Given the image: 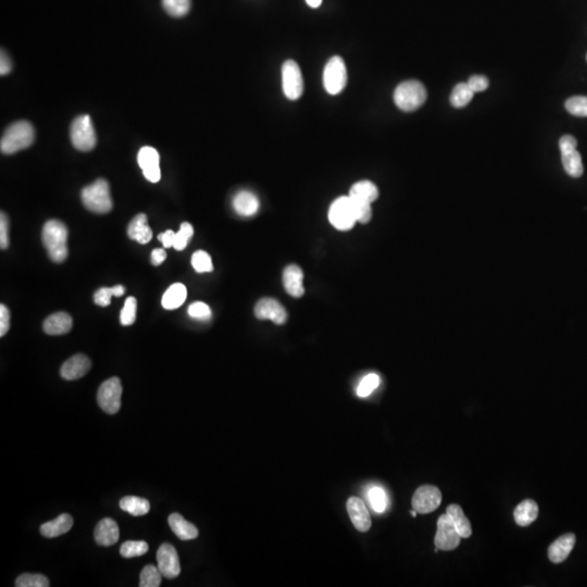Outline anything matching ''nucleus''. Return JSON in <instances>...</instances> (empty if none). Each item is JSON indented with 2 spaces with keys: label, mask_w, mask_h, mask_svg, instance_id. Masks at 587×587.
<instances>
[{
  "label": "nucleus",
  "mask_w": 587,
  "mask_h": 587,
  "mask_svg": "<svg viewBox=\"0 0 587 587\" xmlns=\"http://www.w3.org/2000/svg\"><path fill=\"white\" fill-rule=\"evenodd\" d=\"M42 241L49 258L64 262L68 257V229L58 220H49L43 227Z\"/></svg>",
  "instance_id": "nucleus-1"
},
{
  "label": "nucleus",
  "mask_w": 587,
  "mask_h": 587,
  "mask_svg": "<svg viewBox=\"0 0 587 587\" xmlns=\"http://www.w3.org/2000/svg\"><path fill=\"white\" fill-rule=\"evenodd\" d=\"M35 139L34 127L27 121H17L6 129L0 141V149L5 155H13L27 148Z\"/></svg>",
  "instance_id": "nucleus-2"
},
{
  "label": "nucleus",
  "mask_w": 587,
  "mask_h": 587,
  "mask_svg": "<svg viewBox=\"0 0 587 587\" xmlns=\"http://www.w3.org/2000/svg\"><path fill=\"white\" fill-rule=\"evenodd\" d=\"M427 88L416 80H404L394 92V103L402 111L412 113L427 101Z\"/></svg>",
  "instance_id": "nucleus-3"
},
{
  "label": "nucleus",
  "mask_w": 587,
  "mask_h": 587,
  "mask_svg": "<svg viewBox=\"0 0 587 587\" xmlns=\"http://www.w3.org/2000/svg\"><path fill=\"white\" fill-rule=\"evenodd\" d=\"M82 202L86 209L98 215H105L113 209V199L107 181L99 178L92 185L86 186L80 194Z\"/></svg>",
  "instance_id": "nucleus-4"
},
{
  "label": "nucleus",
  "mask_w": 587,
  "mask_h": 587,
  "mask_svg": "<svg viewBox=\"0 0 587 587\" xmlns=\"http://www.w3.org/2000/svg\"><path fill=\"white\" fill-rule=\"evenodd\" d=\"M347 85V68L343 59L334 56L325 64L323 86L330 95H339Z\"/></svg>",
  "instance_id": "nucleus-5"
},
{
  "label": "nucleus",
  "mask_w": 587,
  "mask_h": 587,
  "mask_svg": "<svg viewBox=\"0 0 587 587\" xmlns=\"http://www.w3.org/2000/svg\"><path fill=\"white\" fill-rule=\"evenodd\" d=\"M71 141L78 150L90 151L96 146L97 137L90 115H80L71 125Z\"/></svg>",
  "instance_id": "nucleus-6"
},
{
  "label": "nucleus",
  "mask_w": 587,
  "mask_h": 587,
  "mask_svg": "<svg viewBox=\"0 0 587 587\" xmlns=\"http://www.w3.org/2000/svg\"><path fill=\"white\" fill-rule=\"evenodd\" d=\"M578 141L572 135H563L559 141L563 169L572 178H580L584 172L582 157L577 150Z\"/></svg>",
  "instance_id": "nucleus-7"
},
{
  "label": "nucleus",
  "mask_w": 587,
  "mask_h": 587,
  "mask_svg": "<svg viewBox=\"0 0 587 587\" xmlns=\"http://www.w3.org/2000/svg\"><path fill=\"white\" fill-rule=\"evenodd\" d=\"M329 221L339 231H349L355 227L357 220L349 196H341L334 200L329 210Z\"/></svg>",
  "instance_id": "nucleus-8"
},
{
  "label": "nucleus",
  "mask_w": 587,
  "mask_h": 587,
  "mask_svg": "<svg viewBox=\"0 0 587 587\" xmlns=\"http://www.w3.org/2000/svg\"><path fill=\"white\" fill-rule=\"evenodd\" d=\"M122 386L118 378H111L100 386L97 402L99 407L109 414H115L121 408Z\"/></svg>",
  "instance_id": "nucleus-9"
},
{
  "label": "nucleus",
  "mask_w": 587,
  "mask_h": 587,
  "mask_svg": "<svg viewBox=\"0 0 587 587\" xmlns=\"http://www.w3.org/2000/svg\"><path fill=\"white\" fill-rule=\"evenodd\" d=\"M460 534L448 514H444L437 521V532L434 543L439 551H451L460 545Z\"/></svg>",
  "instance_id": "nucleus-10"
},
{
  "label": "nucleus",
  "mask_w": 587,
  "mask_h": 587,
  "mask_svg": "<svg viewBox=\"0 0 587 587\" xmlns=\"http://www.w3.org/2000/svg\"><path fill=\"white\" fill-rule=\"evenodd\" d=\"M282 87L290 100L299 99L304 93V78L297 62L288 60L282 66Z\"/></svg>",
  "instance_id": "nucleus-11"
},
{
  "label": "nucleus",
  "mask_w": 587,
  "mask_h": 587,
  "mask_svg": "<svg viewBox=\"0 0 587 587\" xmlns=\"http://www.w3.org/2000/svg\"><path fill=\"white\" fill-rule=\"evenodd\" d=\"M441 490L433 485L420 486L412 497V508L418 514H427L435 511L441 506Z\"/></svg>",
  "instance_id": "nucleus-12"
},
{
  "label": "nucleus",
  "mask_w": 587,
  "mask_h": 587,
  "mask_svg": "<svg viewBox=\"0 0 587 587\" xmlns=\"http://www.w3.org/2000/svg\"><path fill=\"white\" fill-rule=\"evenodd\" d=\"M158 568L164 578L174 579L181 573L180 559L174 546L162 544L157 551Z\"/></svg>",
  "instance_id": "nucleus-13"
},
{
  "label": "nucleus",
  "mask_w": 587,
  "mask_h": 587,
  "mask_svg": "<svg viewBox=\"0 0 587 587\" xmlns=\"http://www.w3.org/2000/svg\"><path fill=\"white\" fill-rule=\"evenodd\" d=\"M137 162L147 181L151 183H157L160 181L161 170L159 166L160 157L154 147L145 146L141 148L137 155Z\"/></svg>",
  "instance_id": "nucleus-14"
},
{
  "label": "nucleus",
  "mask_w": 587,
  "mask_h": 587,
  "mask_svg": "<svg viewBox=\"0 0 587 587\" xmlns=\"http://www.w3.org/2000/svg\"><path fill=\"white\" fill-rule=\"evenodd\" d=\"M255 316L259 320H271L276 325H284L288 321V312L278 300L263 298L257 302Z\"/></svg>",
  "instance_id": "nucleus-15"
},
{
  "label": "nucleus",
  "mask_w": 587,
  "mask_h": 587,
  "mask_svg": "<svg viewBox=\"0 0 587 587\" xmlns=\"http://www.w3.org/2000/svg\"><path fill=\"white\" fill-rule=\"evenodd\" d=\"M347 511L353 525L359 532H368L371 529L370 514L362 500L358 497H351L347 500Z\"/></svg>",
  "instance_id": "nucleus-16"
},
{
  "label": "nucleus",
  "mask_w": 587,
  "mask_h": 587,
  "mask_svg": "<svg viewBox=\"0 0 587 587\" xmlns=\"http://www.w3.org/2000/svg\"><path fill=\"white\" fill-rule=\"evenodd\" d=\"M92 362H90L88 357L82 353H78L76 356L71 357L69 360L62 365L60 369V374L62 379L66 381L78 380V379L83 378L87 374L88 371L90 370Z\"/></svg>",
  "instance_id": "nucleus-17"
},
{
  "label": "nucleus",
  "mask_w": 587,
  "mask_h": 587,
  "mask_svg": "<svg viewBox=\"0 0 587 587\" xmlns=\"http://www.w3.org/2000/svg\"><path fill=\"white\" fill-rule=\"evenodd\" d=\"M283 284L288 295L299 298L305 294L304 272L296 264H290L283 272Z\"/></svg>",
  "instance_id": "nucleus-18"
},
{
  "label": "nucleus",
  "mask_w": 587,
  "mask_h": 587,
  "mask_svg": "<svg viewBox=\"0 0 587 587\" xmlns=\"http://www.w3.org/2000/svg\"><path fill=\"white\" fill-rule=\"evenodd\" d=\"M577 537L574 534L568 533L556 539L549 549V558L551 563H561L568 558L574 549Z\"/></svg>",
  "instance_id": "nucleus-19"
},
{
  "label": "nucleus",
  "mask_w": 587,
  "mask_h": 587,
  "mask_svg": "<svg viewBox=\"0 0 587 587\" xmlns=\"http://www.w3.org/2000/svg\"><path fill=\"white\" fill-rule=\"evenodd\" d=\"M233 208L237 215L251 217L256 215L260 208L259 198L249 190H241L233 198Z\"/></svg>",
  "instance_id": "nucleus-20"
},
{
  "label": "nucleus",
  "mask_w": 587,
  "mask_h": 587,
  "mask_svg": "<svg viewBox=\"0 0 587 587\" xmlns=\"http://www.w3.org/2000/svg\"><path fill=\"white\" fill-rule=\"evenodd\" d=\"M119 526L115 520L106 518L96 526L95 539L98 545L109 547L115 545L119 541Z\"/></svg>",
  "instance_id": "nucleus-21"
},
{
  "label": "nucleus",
  "mask_w": 587,
  "mask_h": 587,
  "mask_svg": "<svg viewBox=\"0 0 587 587\" xmlns=\"http://www.w3.org/2000/svg\"><path fill=\"white\" fill-rule=\"evenodd\" d=\"M127 235L129 239L136 241L139 244H148L153 239V231L148 225V220L145 213L135 215L129 222L127 227Z\"/></svg>",
  "instance_id": "nucleus-22"
},
{
  "label": "nucleus",
  "mask_w": 587,
  "mask_h": 587,
  "mask_svg": "<svg viewBox=\"0 0 587 587\" xmlns=\"http://www.w3.org/2000/svg\"><path fill=\"white\" fill-rule=\"evenodd\" d=\"M72 325L73 322L70 315L66 312H57L45 320L43 329L48 335H64L71 331Z\"/></svg>",
  "instance_id": "nucleus-23"
},
{
  "label": "nucleus",
  "mask_w": 587,
  "mask_h": 587,
  "mask_svg": "<svg viewBox=\"0 0 587 587\" xmlns=\"http://www.w3.org/2000/svg\"><path fill=\"white\" fill-rule=\"evenodd\" d=\"M73 526V518L70 514H62L52 521L46 522L41 526V534L47 539H54L57 536L68 533Z\"/></svg>",
  "instance_id": "nucleus-24"
},
{
  "label": "nucleus",
  "mask_w": 587,
  "mask_h": 587,
  "mask_svg": "<svg viewBox=\"0 0 587 587\" xmlns=\"http://www.w3.org/2000/svg\"><path fill=\"white\" fill-rule=\"evenodd\" d=\"M169 525L174 533L182 541L195 539L198 536V529L195 525L186 521L181 514H172L168 519Z\"/></svg>",
  "instance_id": "nucleus-25"
},
{
  "label": "nucleus",
  "mask_w": 587,
  "mask_h": 587,
  "mask_svg": "<svg viewBox=\"0 0 587 587\" xmlns=\"http://www.w3.org/2000/svg\"><path fill=\"white\" fill-rule=\"evenodd\" d=\"M186 297H188V290L185 285H183L182 283H176L166 290L162 296L161 304L164 309H178L185 302Z\"/></svg>",
  "instance_id": "nucleus-26"
},
{
  "label": "nucleus",
  "mask_w": 587,
  "mask_h": 587,
  "mask_svg": "<svg viewBox=\"0 0 587 587\" xmlns=\"http://www.w3.org/2000/svg\"><path fill=\"white\" fill-rule=\"evenodd\" d=\"M514 516L518 525L529 526L539 517V504L532 500H523L514 509Z\"/></svg>",
  "instance_id": "nucleus-27"
},
{
  "label": "nucleus",
  "mask_w": 587,
  "mask_h": 587,
  "mask_svg": "<svg viewBox=\"0 0 587 587\" xmlns=\"http://www.w3.org/2000/svg\"><path fill=\"white\" fill-rule=\"evenodd\" d=\"M446 514L456 525L462 539H469L472 535V526L468 518L465 517L462 508L459 504H453L447 507Z\"/></svg>",
  "instance_id": "nucleus-28"
},
{
  "label": "nucleus",
  "mask_w": 587,
  "mask_h": 587,
  "mask_svg": "<svg viewBox=\"0 0 587 587\" xmlns=\"http://www.w3.org/2000/svg\"><path fill=\"white\" fill-rule=\"evenodd\" d=\"M348 196L372 204L373 201L378 199L379 190L376 184L372 183L370 181H360L358 183L353 184L351 186Z\"/></svg>",
  "instance_id": "nucleus-29"
},
{
  "label": "nucleus",
  "mask_w": 587,
  "mask_h": 587,
  "mask_svg": "<svg viewBox=\"0 0 587 587\" xmlns=\"http://www.w3.org/2000/svg\"><path fill=\"white\" fill-rule=\"evenodd\" d=\"M120 508L132 516H145L150 510V502L136 496H125L120 500Z\"/></svg>",
  "instance_id": "nucleus-30"
},
{
  "label": "nucleus",
  "mask_w": 587,
  "mask_h": 587,
  "mask_svg": "<svg viewBox=\"0 0 587 587\" xmlns=\"http://www.w3.org/2000/svg\"><path fill=\"white\" fill-rule=\"evenodd\" d=\"M474 94L468 83L457 84L451 95V104L455 108L465 107L470 104Z\"/></svg>",
  "instance_id": "nucleus-31"
},
{
  "label": "nucleus",
  "mask_w": 587,
  "mask_h": 587,
  "mask_svg": "<svg viewBox=\"0 0 587 587\" xmlns=\"http://www.w3.org/2000/svg\"><path fill=\"white\" fill-rule=\"evenodd\" d=\"M125 288L122 285H117L115 288H101L94 294V302L96 305L100 307H107L111 304V297H121L125 295Z\"/></svg>",
  "instance_id": "nucleus-32"
},
{
  "label": "nucleus",
  "mask_w": 587,
  "mask_h": 587,
  "mask_svg": "<svg viewBox=\"0 0 587 587\" xmlns=\"http://www.w3.org/2000/svg\"><path fill=\"white\" fill-rule=\"evenodd\" d=\"M162 573L156 565H148L145 567L141 573V587H158L162 582Z\"/></svg>",
  "instance_id": "nucleus-33"
},
{
  "label": "nucleus",
  "mask_w": 587,
  "mask_h": 587,
  "mask_svg": "<svg viewBox=\"0 0 587 587\" xmlns=\"http://www.w3.org/2000/svg\"><path fill=\"white\" fill-rule=\"evenodd\" d=\"M368 500L370 502L371 507L374 511L378 514H382L386 511L388 507V496H386V490L379 486L370 488L368 492Z\"/></svg>",
  "instance_id": "nucleus-34"
},
{
  "label": "nucleus",
  "mask_w": 587,
  "mask_h": 587,
  "mask_svg": "<svg viewBox=\"0 0 587 587\" xmlns=\"http://www.w3.org/2000/svg\"><path fill=\"white\" fill-rule=\"evenodd\" d=\"M148 544L144 541H129L122 544L120 553L125 558H134L145 555L148 551Z\"/></svg>",
  "instance_id": "nucleus-35"
},
{
  "label": "nucleus",
  "mask_w": 587,
  "mask_h": 587,
  "mask_svg": "<svg viewBox=\"0 0 587 587\" xmlns=\"http://www.w3.org/2000/svg\"><path fill=\"white\" fill-rule=\"evenodd\" d=\"M190 0H162V6L168 15L181 17L190 13Z\"/></svg>",
  "instance_id": "nucleus-36"
},
{
  "label": "nucleus",
  "mask_w": 587,
  "mask_h": 587,
  "mask_svg": "<svg viewBox=\"0 0 587 587\" xmlns=\"http://www.w3.org/2000/svg\"><path fill=\"white\" fill-rule=\"evenodd\" d=\"M351 204H353V213H355L357 222H360L362 225H367L372 219V207H371L370 202L356 199V198L351 197Z\"/></svg>",
  "instance_id": "nucleus-37"
},
{
  "label": "nucleus",
  "mask_w": 587,
  "mask_h": 587,
  "mask_svg": "<svg viewBox=\"0 0 587 587\" xmlns=\"http://www.w3.org/2000/svg\"><path fill=\"white\" fill-rule=\"evenodd\" d=\"M50 585L48 579L43 574L23 573L15 581L17 587H48Z\"/></svg>",
  "instance_id": "nucleus-38"
},
{
  "label": "nucleus",
  "mask_w": 587,
  "mask_h": 587,
  "mask_svg": "<svg viewBox=\"0 0 587 587\" xmlns=\"http://www.w3.org/2000/svg\"><path fill=\"white\" fill-rule=\"evenodd\" d=\"M565 109L575 117H587V96H573L565 101Z\"/></svg>",
  "instance_id": "nucleus-39"
},
{
  "label": "nucleus",
  "mask_w": 587,
  "mask_h": 587,
  "mask_svg": "<svg viewBox=\"0 0 587 587\" xmlns=\"http://www.w3.org/2000/svg\"><path fill=\"white\" fill-rule=\"evenodd\" d=\"M192 266L198 273L212 272L213 271L211 257L205 250H198L194 253L193 257H192Z\"/></svg>",
  "instance_id": "nucleus-40"
},
{
  "label": "nucleus",
  "mask_w": 587,
  "mask_h": 587,
  "mask_svg": "<svg viewBox=\"0 0 587 587\" xmlns=\"http://www.w3.org/2000/svg\"><path fill=\"white\" fill-rule=\"evenodd\" d=\"M194 229L190 223L184 222L181 225L180 229L176 233V239H174V247L176 250H183L186 248L190 239L193 237Z\"/></svg>",
  "instance_id": "nucleus-41"
},
{
  "label": "nucleus",
  "mask_w": 587,
  "mask_h": 587,
  "mask_svg": "<svg viewBox=\"0 0 587 587\" xmlns=\"http://www.w3.org/2000/svg\"><path fill=\"white\" fill-rule=\"evenodd\" d=\"M137 300L134 297H129L125 302V307L120 313L121 325L129 327L136 320Z\"/></svg>",
  "instance_id": "nucleus-42"
},
{
  "label": "nucleus",
  "mask_w": 587,
  "mask_h": 587,
  "mask_svg": "<svg viewBox=\"0 0 587 587\" xmlns=\"http://www.w3.org/2000/svg\"><path fill=\"white\" fill-rule=\"evenodd\" d=\"M380 376L376 373H370L368 376L361 380L358 388H357V394L359 397H368L369 395L372 394L373 390H376L380 386Z\"/></svg>",
  "instance_id": "nucleus-43"
},
{
  "label": "nucleus",
  "mask_w": 587,
  "mask_h": 587,
  "mask_svg": "<svg viewBox=\"0 0 587 587\" xmlns=\"http://www.w3.org/2000/svg\"><path fill=\"white\" fill-rule=\"evenodd\" d=\"M188 316L193 319L206 321L211 318L212 312L209 306L205 302H195L188 307Z\"/></svg>",
  "instance_id": "nucleus-44"
},
{
  "label": "nucleus",
  "mask_w": 587,
  "mask_h": 587,
  "mask_svg": "<svg viewBox=\"0 0 587 587\" xmlns=\"http://www.w3.org/2000/svg\"><path fill=\"white\" fill-rule=\"evenodd\" d=\"M0 247L3 250L9 247V221L5 212L0 215Z\"/></svg>",
  "instance_id": "nucleus-45"
},
{
  "label": "nucleus",
  "mask_w": 587,
  "mask_h": 587,
  "mask_svg": "<svg viewBox=\"0 0 587 587\" xmlns=\"http://www.w3.org/2000/svg\"><path fill=\"white\" fill-rule=\"evenodd\" d=\"M468 85L474 93H480L483 90H488L490 82L488 78L483 76H473L469 78Z\"/></svg>",
  "instance_id": "nucleus-46"
},
{
  "label": "nucleus",
  "mask_w": 587,
  "mask_h": 587,
  "mask_svg": "<svg viewBox=\"0 0 587 587\" xmlns=\"http://www.w3.org/2000/svg\"><path fill=\"white\" fill-rule=\"evenodd\" d=\"M10 329V312L5 305H0V337H5Z\"/></svg>",
  "instance_id": "nucleus-47"
},
{
  "label": "nucleus",
  "mask_w": 587,
  "mask_h": 587,
  "mask_svg": "<svg viewBox=\"0 0 587 587\" xmlns=\"http://www.w3.org/2000/svg\"><path fill=\"white\" fill-rule=\"evenodd\" d=\"M13 70V62L10 60L9 56L5 50H1L0 55V74L1 76H7Z\"/></svg>",
  "instance_id": "nucleus-48"
},
{
  "label": "nucleus",
  "mask_w": 587,
  "mask_h": 587,
  "mask_svg": "<svg viewBox=\"0 0 587 587\" xmlns=\"http://www.w3.org/2000/svg\"><path fill=\"white\" fill-rule=\"evenodd\" d=\"M174 239H176V232L172 231V229H168L158 236L159 241L164 244V248L174 247Z\"/></svg>",
  "instance_id": "nucleus-49"
},
{
  "label": "nucleus",
  "mask_w": 587,
  "mask_h": 587,
  "mask_svg": "<svg viewBox=\"0 0 587 587\" xmlns=\"http://www.w3.org/2000/svg\"><path fill=\"white\" fill-rule=\"evenodd\" d=\"M167 258V253L164 249H155L151 253V263L155 267L160 266L161 263H164Z\"/></svg>",
  "instance_id": "nucleus-50"
},
{
  "label": "nucleus",
  "mask_w": 587,
  "mask_h": 587,
  "mask_svg": "<svg viewBox=\"0 0 587 587\" xmlns=\"http://www.w3.org/2000/svg\"><path fill=\"white\" fill-rule=\"evenodd\" d=\"M322 1H323V0H306L307 5L309 6L310 8H313V9L319 8L320 6H321Z\"/></svg>",
  "instance_id": "nucleus-51"
},
{
  "label": "nucleus",
  "mask_w": 587,
  "mask_h": 587,
  "mask_svg": "<svg viewBox=\"0 0 587 587\" xmlns=\"http://www.w3.org/2000/svg\"><path fill=\"white\" fill-rule=\"evenodd\" d=\"M586 59H587V56H586Z\"/></svg>",
  "instance_id": "nucleus-52"
}]
</instances>
